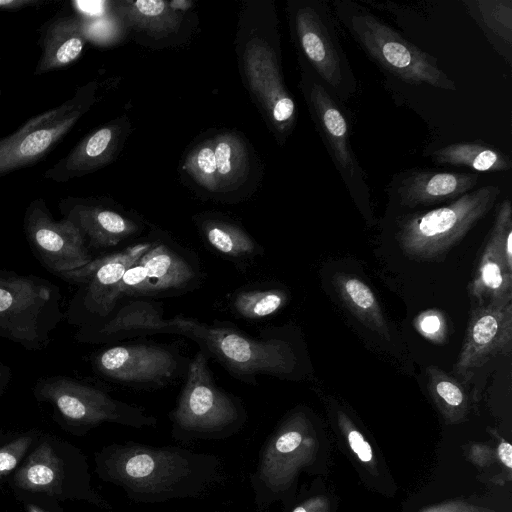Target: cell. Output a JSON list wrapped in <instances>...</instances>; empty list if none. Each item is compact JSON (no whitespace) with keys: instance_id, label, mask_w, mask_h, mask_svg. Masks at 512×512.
Wrapping results in <instances>:
<instances>
[{"instance_id":"8","label":"cell","mask_w":512,"mask_h":512,"mask_svg":"<svg viewBox=\"0 0 512 512\" xmlns=\"http://www.w3.org/2000/svg\"><path fill=\"white\" fill-rule=\"evenodd\" d=\"M291 27L300 62L341 102L349 100L358 84L340 42L330 8L321 0L296 2Z\"/></svg>"},{"instance_id":"44","label":"cell","mask_w":512,"mask_h":512,"mask_svg":"<svg viewBox=\"0 0 512 512\" xmlns=\"http://www.w3.org/2000/svg\"><path fill=\"white\" fill-rule=\"evenodd\" d=\"M169 5L172 8V10H177V9L186 10L190 7L191 2L185 1V0H176V1L169 2Z\"/></svg>"},{"instance_id":"7","label":"cell","mask_w":512,"mask_h":512,"mask_svg":"<svg viewBox=\"0 0 512 512\" xmlns=\"http://www.w3.org/2000/svg\"><path fill=\"white\" fill-rule=\"evenodd\" d=\"M318 448L315 428L306 413L295 410L286 415L263 444L250 477L258 512L286 497L300 472L315 463Z\"/></svg>"},{"instance_id":"27","label":"cell","mask_w":512,"mask_h":512,"mask_svg":"<svg viewBox=\"0 0 512 512\" xmlns=\"http://www.w3.org/2000/svg\"><path fill=\"white\" fill-rule=\"evenodd\" d=\"M62 462L47 442L41 443L16 471L17 487L32 491L56 494L62 481Z\"/></svg>"},{"instance_id":"43","label":"cell","mask_w":512,"mask_h":512,"mask_svg":"<svg viewBox=\"0 0 512 512\" xmlns=\"http://www.w3.org/2000/svg\"><path fill=\"white\" fill-rule=\"evenodd\" d=\"M11 379V370L4 363L0 362V389L5 390Z\"/></svg>"},{"instance_id":"42","label":"cell","mask_w":512,"mask_h":512,"mask_svg":"<svg viewBox=\"0 0 512 512\" xmlns=\"http://www.w3.org/2000/svg\"><path fill=\"white\" fill-rule=\"evenodd\" d=\"M42 0H0V11H19L44 4Z\"/></svg>"},{"instance_id":"16","label":"cell","mask_w":512,"mask_h":512,"mask_svg":"<svg viewBox=\"0 0 512 512\" xmlns=\"http://www.w3.org/2000/svg\"><path fill=\"white\" fill-rule=\"evenodd\" d=\"M246 77L268 120L276 131L287 136L293 129L296 104L286 89L274 51L265 42L254 39L243 54Z\"/></svg>"},{"instance_id":"11","label":"cell","mask_w":512,"mask_h":512,"mask_svg":"<svg viewBox=\"0 0 512 512\" xmlns=\"http://www.w3.org/2000/svg\"><path fill=\"white\" fill-rule=\"evenodd\" d=\"M96 83L79 87L60 105L30 118L0 139V177L46 156L95 102Z\"/></svg>"},{"instance_id":"37","label":"cell","mask_w":512,"mask_h":512,"mask_svg":"<svg viewBox=\"0 0 512 512\" xmlns=\"http://www.w3.org/2000/svg\"><path fill=\"white\" fill-rule=\"evenodd\" d=\"M467 457L479 468H486L497 462L495 449L485 443L472 444Z\"/></svg>"},{"instance_id":"25","label":"cell","mask_w":512,"mask_h":512,"mask_svg":"<svg viewBox=\"0 0 512 512\" xmlns=\"http://www.w3.org/2000/svg\"><path fill=\"white\" fill-rule=\"evenodd\" d=\"M333 283L341 301L359 321L373 332L390 339L388 324L379 302L365 282L353 275L336 273Z\"/></svg>"},{"instance_id":"41","label":"cell","mask_w":512,"mask_h":512,"mask_svg":"<svg viewBox=\"0 0 512 512\" xmlns=\"http://www.w3.org/2000/svg\"><path fill=\"white\" fill-rule=\"evenodd\" d=\"M496 459L499 462L503 469L504 475L506 474L507 479L511 480V471H512V446L511 444L503 438L499 437V441L497 444V448L495 449Z\"/></svg>"},{"instance_id":"39","label":"cell","mask_w":512,"mask_h":512,"mask_svg":"<svg viewBox=\"0 0 512 512\" xmlns=\"http://www.w3.org/2000/svg\"><path fill=\"white\" fill-rule=\"evenodd\" d=\"M71 4L74 6L79 17L99 18L106 13L108 2L102 0L74 1Z\"/></svg>"},{"instance_id":"45","label":"cell","mask_w":512,"mask_h":512,"mask_svg":"<svg viewBox=\"0 0 512 512\" xmlns=\"http://www.w3.org/2000/svg\"><path fill=\"white\" fill-rule=\"evenodd\" d=\"M27 512H46V511L43 510L42 508H40L39 506H36V505H33V504H28L27 505Z\"/></svg>"},{"instance_id":"46","label":"cell","mask_w":512,"mask_h":512,"mask_svg":"<svg viewBox=\"0 0 512 512\" xmlns=\"http://www.w3.org/2000/svg\"><path fill=\"white\" fill-rule=\"evenodd\" d=\"M3 392H4V390H3V389H0V395H1Z\"/></svg>"},{"instance_id":"15","label":"cell","mask_w":512,"mask_h":512,"mask_svg":"<svg viewBox=\"0 0 512 512\" xmlns=\"http://www.w3.org/2000/svg\"><path fill=\"white\" fill-rule=\"evenodd\" d=\"M511 341L512 295L477 304L470 313L454 372L459 375L471 373L497 355L510 353Z\"/></svg>"},{"instance_id":"31","label":"cell","mask_w":512,"mask_h":512,"mask_svg":"<svg viewBox=\"0 0 512 512\" xmlns=\"http://www.w3.org/2000/svg\"><path fill=\"white\" fill-rule=\"evenodd\" d=\"M286 301L287 295L283 290L253 289L236 294L232 307L243 318L261 319L276 313Z\"/></svg>"},{"instance_id":"12","label":"cell","mask_w":512,"mask_h":512,"mask_svg":"<svg viewBox=\"0 0 512 512\" xmlns=\"http://www.w3.org/2000/svg\"><path fill=\"white\" fill-rule=\"evenodd\" d=\"M153 243H138L123 251L93 259L86 266L58 277L79 286L65 317L77 326H86L109 316L121 297L120 282L126 272Z\"/></svg>"},{"instance_id":"9","label":"cell","mask_w":512,"mask_h":512,"mask_svg":"<svg viewBox=\"0 0 512 512\" xmlns=\"http://www.w3.org/2000/svg\"><path fill=\"white\" fill-rule=\"evenodd\" d=\"M32 391L39 402L51 405L61 423L80 431L104 422L137 429L154 427L158 422L156 417L147 414L142 408L64 375L41 377L35 382Z\"/></svg>"},{"instance_id":"10","label":"cell","mask_w":512,"mask_h":512,"mask_svg":"<svg viewBox=\"0 0 512 512\" xmlns=\"http://www.w3.org/2000/svg\"><path fill=\"white\" fill-rule=\"evenodd\" d=\"M300 87L316 129L358 208L371 214L370 189L354 153L351 126L341 103L302 62Z\"/></svg>"},{"instance_id":"26","label":"cell","mask_w":512,"mask_h":512,"mask_svg":"<svg viewBox=\"0 0 512 512\" xmlns=\"http://www.w3.org/2000/svg\"><path fill=\"white\" fill-rule=\"evenodd\" d=\"M464 4L494 49L511 65L512 1L469 0Z\"/></svg>"},{"instance_id":"40","label":"cell","mask_w":512,"mask_h":512,"mask_svg":"<svg viewBox=\"0 0 512 512\" xmlns=\"http://www.w3.org/2000/svg\"><path fill=\"white\" fill-rule=\"evenodd\" d=\"M330 501L324 495L307 498L296 505L290 512H330Z\"/></svg>"},{"instance_id":"20","label":"cell","mask_w":512,"mask_h":512,"mask_svg":"<svg viewBox=\"0 0 512 512\" xmlns=\"http://www.w3.org/2000/svg\"><path fill=\"white\" fill-rule=\"evenodd\" d=\"M475 172H440L410 169L394 175L387 190L400 206L414 209L450 203L472 191Z\"/></svg>"},{"instance_id":"1","label":"cell","mask_w":512,"mask_h":512,"mask_svg":"<svg viewBox=\"0 0 512 512\" xmlns=\"http://www.w3.org/2000/svg\"><path fill=\"white\" fill-rule=\"evenodd\" d=\"M99 477L142 504L196 498L220 482L219 457L184 447L111 444L96 456Z\"/></svg>"},{"instance_id":"24","label":"cell","mask_w":512,"mask_h":512,"mask_svg":"<svg viewBox=\"0 0 512 512\" xmlns=\"http://www.w3.org/2000/svg\"><path fill=\"white\" fill-rule=\"evenodd\" d=\"M430 157L438 165L478 172H504L512 167L508 154L482 141L451 143L432 151Z\"/></svg>"},{"instance_id":"33","label":"cell","mask_w":512,"mask_h":512,"mask_svg":"<svg viewBox=\"0 0 512 512\" xmlns=\"http://www.w3.org/2000/svg\"><path fill=\"white\" fill-rule=\"evenodd\" d=\"M337 424L357 460L370 473L378 474V463L371 444L345 412H337Z\"/></svg>"},{"instance_id":"28","label":"cell","mask_w":512,"mask_h":512,"mask_svg":"<svg viewBox=\"0 0 512 512\" xmlns=\"http://www.w3.org/2000/svg\"><path fill=\"white\" fill-rule=\"evenodd\" d=\"M426 375L428 392L445 422L458 424L465 421L470 404L462 384L436 366H428Z\"/></svg>"},{"instance_id":"21","label":"cell","mask_w":512,"mask_h":512,"mask_svg":"<svg viewBox=\"0 0 512 512\" xmlns=\"http://www.w3.org/2000/svg\"><path fill=\"white\" fill-rule=\"evenodd\" d=\"M62 218L73 223L94 248L112 247L136 233L138 225L90 199L65 197L58 203Z\"/></svg>"},{"instance_id":"4","label":"cell","mask_w":512,"mask_h":512,"mask_svg":"<svg viewBox=\"0 0 512 512\" xmlns=\"http://www.w3.org/2000/svg\"><path fill=\"white\" fill-rule=\"evenodd\" d=\"M61 301V291L53 282L0 269V337L28 351L45 349L65 317Z\"/></svg>"},{"instance_id":"19","label":"cell","mask_w":512,"mask_h":512,"mask_svg":"<svg viewBox=\"0 0 512 512\" xmlns=\"http://www.w3.org/2000/svg\"><path fill=\"white\" fill-rule=\"evenodd\" d=\"M194 267L166 244H153L124 273L122 295H156L180 291L196 279Z\"/></svg>"},{"instance_id":"2","label":"cell","mask_w":512,"mask_h":512,"mask_svg":"<svg viewBox=\"0 0 512 512\" xmlns=\"http://www.w3.org/2000/svg\"><path fill=\"white\" fill-rule=\"evenodd\" d=\"M333 5L339 22L383 70L408 84L457 90L455 81L433 55L402 37L367 8L351 0H336Z\"/></svg>"},{"instance_id":"32","label":"cell","mask_w":512,"mask_h":512,"mask_svg":"<svg viewBox=\"0 0 512 512\" xmlns=\"http://www.w3.org/2000/svg\"><path fill=\"white\" fill-rule=\"evenodd\" d=\"M184 169L207 190H219L214 141H207L195 148L187 157Z\"/></svg>"},{"instance_id":"22","label":"cell","mask_w":512,"mask_h":512,"mask_svg":"<svg viewBox=\"0 0 512 512\" xmlns=\"http://www.w3.org/2000/svg\"><path fill=\"white\" fill-rule=\"evenodd\" d=\"M122 130L119 123L113 122L93 131L48 168L43 177L57 183H65L102 168L114 158Z\"/></svg>"},{"instance_id":"13","label":"cell","mask_w":512,"mask_h":512,"mask_svg":"<svg viewBox=\"0 0 512 512\" xmlns=\"http://www.w3.org/2000/svg\"><path fill=\"white\" fill-rule=\"evenodd\" d=\"M23 230L34 256L57 277L93 260L79 229L65 218L55 220L42 198L33 199L28 204Z\"/></svg>"},{"instance_id":"23","label":"cell","mask_w":512,"mask_h":512,"mask_svg":"<svg viewBox=\"0 0 512 512\" xmlns=\"http://www.w3.org/2000/svg\"><path fill=\"white\" fill-rule=\"evenodd\" d=\"M87 41L86 23L77 15H55L42 28L40 58L34 75L62 69L76 61Z\"/></svg>"},{"instance_id":"5","label":"cell","mask_w":512,"mask_h":512,"mask_svg":"<svg viewBox=\"0 0 512 512\" xmlns=\"http://www.w3.org/2000/svg\"><path fill=\"white\" fill-rule=\"evenodd\" d=\"M500 192L496 185H484L443 206L405 215L396 233L399 246L414 259H439L487 215Z\"/></svg>"},{"instance_id":"6","label":"cell","mask_w":512,"mask_h":512,"mask_svg":"<svg viewBox=\"0 0 512 512\" xmlns=\"http://www.w3.org/2000/svg\"><path fill=\"white\" fill-rule=\"evenodd\" d=\"M183 336L198 343L201 350L242 381L254 383L257 375L288 378L298 365V356L289 340L264 337L263 332L260 338H254L231 327L211 326L186 317Z\"/></svg>"},{"instance_id":"35","label":"cell","mask_w":512,"mask_h":512,"mask_svg":"<svg viewBox=\"0 0 512 512\" xmlns=\"http://www.w3.org/2000/svg\"><path fill=\"white\" fill-rule=\"evenodd\" d=\"M32 442L31 435H23L0 448V479L17 467Z\"/></svg>"},{"instance_id":"17","label":"cell","mask_w":512,"mask_h":512,"mask_svg":"<svg viewBox=\"0 0 512 512\" xmlns=\"http://www.w3.org/2000/svg\"><path fill=\"white\" fill-rule=\"evenodd\" d=\"M469 292L478 305L512 295V208L509 199L497 206Z\"/></svg>"},{"instance_id":"36","label":"cell","mask_w":512,"mask_h":512,"mask_svg":"<svg viewBox=\"0 0 512 512\" xmlns=\"http://www.w3.org/2000/svg\"><path fill=\"white\" fill-rule=\"evenodd\" d=\"M419 512H499L495 509L477 505L463 499L447 500L428 506Z\"/></svg>"},{"instance_id":"38","label":"cell","mask_w":512,"mask_h":512,"mask_svg":"<svg viewBox=\"0 0 512 512\" xmlns=\"http://www.w3.org/2000/svg\"><path fill=\"white\" fill-rule=\"evenodd\" d=\"M418 328L422 334L430 339H440L443 334L444 322L435 312H427L418 319Z\"/></svg>"},{"instance_id":"30","label":"cell","mask_w":512,"mask_h":512,"mask_svg":"<svg viewBox=\"0 0 512 512\" xmlns=\"http://www.w3.org/2000/svg\"><path fill=\"white\" fill-rule=\"evenodd\" d=\"M213 141L219 189H233L244 179L247 171L245 147L232 134L219 135Z\"/></svg>"},{"instance_id":"3","label":"cell","mask_w":512,"mask_h":512,"mask_svg":"<svg viewBox=\"0 0 512 512\" xmlns=\"http://www.w3.org/2000/svg\"><path fill=\"white\" fill-rule=\"evenodd\" d=\"M169 419L176 441L223 440L243 428L247 412L237 397L215 385L208 355L199 350L189 363L185 384Z\"/></svg>"},{"instance_id":"29","label":"cell","mask_w":512,"mask_h":512,"mask_svg":"<svg viewBox=\"0 0 512 512\" xmlns=\"http://www.w3.org/2000/svg\"><path fill=\"white\" fill-rule=\"evenodd\" d=\"M206 242L217 252L234 260H247L262 253L254 239L237 225L218 219L202 221Z\"/></svg>"},{"instance_id":"18","label":"cell","mask_w":512,"mask_h":512,"mask_svg":"<svg viewBox=\"0 0 512 512\" xmlns=\"http://www.w3.org/2000/svg\"><path fill=\"white\" fill-rule=\"evenodd\" d=\"M185 317L163 318L162 308L152 302L135 300L114 310L109 316L82 326L76 339L84 343H112L126 338L157 333L183 335Z\"/></svg>"},{"instance_id":"47","label":"cell","mask_w":512,"mask_h":512,"mask_svg":"<svg viewBox=\"0 0 512 512\" xmlns=\"http://www.w3.org/2000/svg\"><path fill=\"white\" fill-rule=\"evenodd\" d=\"M0 97H1V90H0Z\"/></svg>"},{"instance_id":"34","label":"cell","mask_w":512,"mask_h":512,"mask_svg":"<svg viewBox=\"0 0 512 512\" xmlns=\"http://www.w3.org/2000/svg\"><path fill=\"white\" fill-rule=\"evenodd\" d=\"M130 7L127 8V13L132 15L134 21L146 27L162 26V23L172 24L170 18L171 7L169 2L161 0H139L135 2H126Z\"/></svg>"},{"instance_id":"14","label":"cell","mask_w":512,"mask_h":512,"mask_svg":"<svg viewBox=\"0 0 512 512\" xmlns=\"http://www.w3.org/2000/svg\"><path fill=\"white\" fill-rule=\"evenodd\" d=\"M189 363L177 351L161 345H115L92 358L95 371L110 380L138 385H164Z\"/></svg>"}]
</instances>
